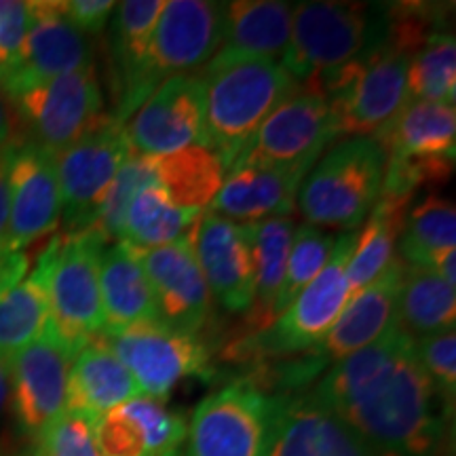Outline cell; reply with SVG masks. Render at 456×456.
Wrapping results in <instances>:
<instances>
[{"label":"cell","mask_w":456,"mask_h":456,"mask_svg":"<svg viewBox=\"0 0 456 456\" xmlns=\"http://www.w3.org/2000/svg\"><path fill=\"white\" fill-rule=\"evenodd\" d=\"M17 146H9L0 151V254L9 249V212H11V188H9V169L13 151Z\"/></svg>","instance_id":"cell-45"},{"label":"cell","mask_w":456,"mask_h":456,"mask_svg":"<svg viewBox=\"0 0 456 456\" xmlns=\"http://www.w3.org/2000/svg\"><path fill=\"white\" fill-rule=\"evenodd\" d=\"M11 403V357L0 355V420Z\"/></svg>","instance_id":"cell-49"},{"label":"cell","mask_w":456,"mask_h":456,"mask_svg":"<svg viewBox=\"0 0 456 456\" xmlns=\"http://www.w3.org/2000/svg\"><path fill=\"white\" fill-rule=\"evenodd\" d=\"M13 102L28 142L53 157L81 140L104 114L95 64L28 89Z\"/></svg>","instance_id":"cell-12"},{"label":"cell","mask_w":456,"mask_h":456,"mask_svg":"<svg viewBox=\"0 0 456 456\" xmlns=\"http://www.w3.org/2000/svg\"><path fill=\"white\" fill-rule=\"evenodd\" d=\"M102 338L134 376L142 395L159 402H167L174 387L184 379H209L214 374L205 342L197 334L167 326L161 319L142 322Z\"/></svg>","instance_id":"cell-11"},{"label":"cell","mask_w":456,"mask_h":456,"mask_svg":"<svg viewBox=\"0 0 456 456\" xmlns=\"http://www.w3.org/2000/svg\"><path fill=\"white\" fill-rule=\"evenodd\" d=\"M387 7L363 3H300L292 13L281 66L298 85L349 64L385 41Z\"/></svg>","instance_id":"cell-6"},{"label":"cell","mask_w":456,"mask_h":456,"mask_svg":"<svg viewBox=\"0 0 456 456\" xmlns=\"http://www.w3.org/2000/svg\"><path fill=\"white\" fill-rule=\"evenodd\" d=\"M148 184H155V174H152V157L135 155L131 152L127 161L121 165V169L114 175L112 184L108 186L104 199H102L98 214L91 228L100 232L102 239L108 243L110 239L121 241L123 222L131 199L135 192Z\"/></svg>","instance_id":"cell-37"},{"label":"cell","mask_w":456,"mask_h":456,"mask_svg":"<svg viewBox=\"0 0 456 456\" xmlns=\"http://www.w3.org/2000/svg\"><path fill=\"white\" fill-rule=\"evenodd\" d=\"M406 265V262H403ZM456 289L436 273L420 266H403L397 298V326L412 338L454 328Z\"/></svg>","instance_id":"cell-32"},{"label":"cell","mask_w":456,"mask_h":456,"mask_svg":"<svg viewBox=\"0 0 456 456\" xmlns=\"http://www.w3.org/2000/svg\"><path fill=\"white\" fill-rule=\"evenodd\" d=\"M191 241L209 294L226 311L249 313L256 289L249 224L212 212L201 214Z\"/></svg>","instance_id":"cell-18"},{"label":"cell","mask_w":456,"mask_h":456,"mask_svg":"<svg viewBox=\"0 0 456 456\" xmlns=\"http://www.w3.org/2000/svg\"><path fill=\"white\" fill-rule=\"evenodd\" d=\"M412 53L385 41L349 64L305 83L306 94L322 95L332 110L340 135H372L408 102V68Z\"/></svg>","instance_id":"cell-3"},{"label":"cell","mask_w":456,"mask_h":456,"mask_svg":"<svg viewBox=\"0 0 456 456\" xmlns=\"http://www.w3.org/2000/svg\"><path fill=\"white\" fill-rule=\"evenodd\" d=\"M269 456H372L313 393L285 397Z\"/></svg>","instance_id":"cell-23"},{"label":"cell","mask_w":456,"mask_h":456,"mask_svg":"<svg viewBox=\"0 0 456 456\" xmlns=\"http://www.w3.org/2000/svg\"><path fill=\"white\" fill-rule=\"evenodd\" d=\"M142 395L134 376L102 336L89 340L72 359L66 410L98 423L110 410Z\"/></svg>","instance_id":"cell-25"},{"label":"cell","mask_w":456,"mask_h":456,"mask_svg":"<svg viewBox=\"0 0 456 456\" xmlns=\"http://www.w3.org/2000/svg\"><path fill=\"white\" fill-rule=\"evenodd\" d=\"M157 456H182V452H180V448H174V450H165V452L157 454Z\"/></svg>","instance_id":"cell-50"},{"label":"cell","mask_w":456,"mask_h":456,"mask_svg":"<svg viewBox=\"0 0 456 456\" xmlns=\"http://www.w3.org/2000/svg\"><path fill=\"white\" fill-rule=\"evenodd\" d=\"M100 289L104 309L102 336L118 334L142 322L159 319L155 294L144 266L134 248L125 241H114L102 252Z\"/></svg>","instance_id":"cell-26"},{"label":"cell","mask_w":456,"mask_h":456,"mask_svg":"<svg viewBox=\"0 0 456 456\" xmlns=\"http://www.w3.org/2000/svg\"><path fill=\"white\" fill-rule=\"evenodd\" d=\"M30 28V7L20 0H0V74L15 61Z\"/></svg>","instance_id":"cell-43"},{"label":"cell","mask_w":456,"mask_h":456,"mask_svg":"<svg viewBox=\"0 0 456 456\" xmlns=\"http://www.w3.org/2000/svg\"><path fill=\"white\" fill-rule=\"evenodd\" d=\"M408 208L410 201L383 195L376 201L374 209L363 222V231L357 235L355 249L346 265L349 300L372 285L397 258L395 249Z\"/></svg>","instance_id":"cell-29"},{"label":"cell","mask_w":456,"mask_h":456,"mask_svg":"<svg viewBox=\"0 0 456 456\" xmlns=\"http://www.w3.org/2000/svg\"><path fill=\"white\" fill-rule=\"evenodd\" d=\"M420 269L436 273L437 277H442L444 281L456 288V248L437 249V252L429 254V258L425 260Z\"/></svg>","instance_id":"cell-47"},{"label":"cell","mask_w":456,"mask_h":456,"mask_svg":"<svg viewBox=\"0 0 456 456\" xmlns=\"http://www.w3.org/2000/svg\"><path fill=\"white\" fill-rule=\"evenodd\" d=\"M403 266H406L403 260L395 258L372 285L346 302L338 322L315 349L289 359L277 370L279 385L294 389V387L311 383L319 372L379 340L397 319Z\"/></svg>","instance_id":"cell-9"},{"label":"cell","mask_w":456,"mask_h":456,"mask_svg":"<svg viewBox=\"0 0 456 456\" xmlns=\"http://www.w3.org/2000/svg\"><path fill=\"white\" fill-rule=\"evenodd\" d=\"M155 294L157 313L167 326L197 334L208 323L212 294L192 252L191 232L152 249L134 248Z\"/></svg>","instance_id":"cell-19"},{"label":"cell","mask_w":456,"mask_h":456,"mask_svg":"<svg viewBox=\"0 0 456 456\" xmlns=\"http://www.w3.org/2000/svg\"><path fill=\"white\" fill-rule=\"evenodd\" d=\"M456 209L454 203L437 195H427L410 205L399 235V254L406 265L423 266L429 254L454 248Z\"/></svg>","instance_id":"cell-34"},{"label":"cell","mask_w":456,"mask_h":456,"mask_svg":"<svg viewBox=\"0 0 456 456\" xmlns=\"http://www.w3.org/2000/svg\"><path fill=\"white\" fill-rule=\"evenodd\" d=\"M372 138L383 146L387 157H440L454 161V104L408 100Z\"/></svg>","instance_id":"cell-27"},{"label":"cell","mask_w":456,"mask_h":456,"mask_svg":"<svg viewBox=\"0 0 456 456\" xmlns=\"http://www.w3.org/2000/svg\"><path fill=\"white\" fill-rule=\"evenodd\" d=\"M283 395L237 380L199 403L188 429L186 456H269Z\"/></svg>","instance_id":"cell-8"},{"label":"cell","mask_w":456,"mask_h":456,"mask_svg":"<svg viewBox=\"0 0 456 456\" xmlns=\"http://www.w3.org/2000/svg\"><path fill=\"white\" fill-rule=\"evenodd\" d=\"M199 218L201 214L178 208L157 184H148L131 199L121 241L138 249L161 248L188 235Z\"/></svg>","instance_id":"cell-33"},{"label":"cell","mask_w":456,"mask_h":456,"mask_svg":"<svg viewBox=\"0 0 456 456\" xmlns=\"http://www.w3.org/2000/svg\"><path fill=\"white\" fill-rule=\"evenodd\" d=\"M222 43V3L169 0L146 53L144 89L151 95L175 74L208 64Z\"/></svg>","instance_id":"cell-15"},{"label":"cell","mask_w":456,"mask_h":456,"mask_svg":"<svg viewBox=\"0 0 456 456\" xmlns=\"http://www.w3.org/2000/svg\"><path fill=\"white\" fill-rule=\"evenodd\" d=\"M117 9L112 0H66L61 3V13L83 34H102Z\"/></svg>","instance_id":"cell-44"},{"label":"cell","mask_w":456,"mask_h":456,"mask_svg":"<svg viewBox=\"0 0 456 456\" xmlns=\"http://www.w3.org/2000/svg\"><path fill=\"white\" fill-rule=\"evenodd\" d=\"M338 138L328 102L315 94H296L262 123L231 169L315 165Z\"/></svg>","instance_id":"cell-13"},{"label":"cell","mask_w":456,"mask_h":456,"mask_svg":"<svg viewBox=\"0 0 456 456\" xmlns=\"http://www.w3.org/2000/svg\"><path fill=\"white\" fill-rule=\"evenodd\" d=\"M456 98V43L452 32L437 30L410 60L408 100L444 102Z\"/></svg>","instance_id":"cell-35"},{"label":"cell","mask_w":456,"mask_h":456,"mask_svg":"<svg viewBox=\"0 0 456 456\" xmlns=\"http://www.w3.org/2000/svg\"><path fill=\"white\" fill-rule=\"evenodd\" d=\"M254 256V305L249 323L254 330L271 326L275 317V302L281 292L288 266L289 245L294 237V220L289 216H273L260 222H249Z\"/></svg>","instance_id":"cell-30"},{"label":"cell","mask_w":456,"mask_h":456,"mask_svg":"<svg viewBox=\"0 0 456 456\" xmlns=\"http://www.w3.org/2000/svg\"><path fill=\"white\" fill-rule=\"evenodd\" d=\"M155 184L182 209L203 214L218 195L226 169L214 151L188 146L171 155L152 157Z\"/></svg>","instance_id":"cell-28"},{"label":"cell","mask_w":456,"mask_h":456,"mask_svg":"<svg viewBox=\"0 0 456 456\" xmlns=\"http://www.w3.org/2000/svg\"><path fill=\"white\" fill-rule=\"evenodd\" d=\"M72 353L53 328L11 355V410L21 436L37 440L66 410Z\"/></svg>","instance_id":"cell-16"},{"label":"cell","mask_w":456,"mask_h":456,"mask_svg":"<svg viewBox=\"0 0 456 456\" xmlns=\"http://www.w3.org/2000/svg\"><path fill=\"white\" fill-rule=\"evenodd\" d=\"M334 243L336 237L332 232L313 226L309 222L294 228L288 266H285V279L281 285V292L277 296L275 317H273V322H275V319L296 300V296H298L302 289L323 271L330 256H332Z\"/></svg>","instance_id":"cell-36"},{"label":"cell","mask_w":456,"mask_h":456,"mask_svg":"<svg viewBox=\"0 0 456 456\" xmlns=\"http://www.w3.org/2000/svg\"><path fill=\"white\" fill-rule=\"evenodd\" d=\"M205 148L214 151L228 169L241 157L262 123L300 85L281 61L252 57L226 64H205Z\"/></svg>","instance_id":"cell-2"},{"label":"cell","mask_w":456,"mask_h":456,"mask_svg":"<svg viewBox=\"0 0 456 456\" xmlns=\"http://www.w3.org/2000/svg\"><path fill=\"white\" fill-rule=\"evenodd\" d=\"M416 355L433 389L450 412H454L456 397V330L448 328L442 332L416 338Z\"/></svg>","instance_id":"cell-40"},{"label":"cell","mask_w":456,"mask_h":456,"mask_svg":"<svg viewBox=\"0 0 456 456\" xmlns=\"http://www.w3.org/2000/svg\"><path fill=\"white\" fill-rule=\"evenodd\" d=\"M131 152L161 157L188 146H205V81L175 74L152 91L127 118Z\"/></svg>","instance_id":"cell-14"},{"label":"cell","mask_w":456,"mask_h":456,"mask_svg":"<svg viewBox=\"0 0 456 456\" xmlns=\"http://www.w3.org/2000/svg\"><path fill=\"white\" fill-rule=\"evenodd\" d=\"M28 258L24 252H3L0 254V292L9 285L26 277Z\"/></svg>","instance_id":"cell-48"},{"label":"cell","mask_w":456,"mask_h":456,"mask_svg":"<svg viewBox=\"0 0 456 456\" xmlns=\"http://www.w3.org/2000/svg\"><path fill=\"white\" fill-rule=\"evenodd\" d=\"M9 188V249L21 252L60 224L61 192L55 157L30 142L17 146L11 159Z\"/></svg>","instance_id":"cell-20"},{"label":"cell","mask_w":456,"mask_h":456,"mask_svg":"<svg viewBox=\"0 0 456 456\" xmlns=\"http://www.w3.org/2000/svg\"><path fill=\"white\" fill-rule=\"evenodd\" d=\"M357 235L359 231H349L336 237L328 265L296 296L292 305L271 326L232 342L224 355L239 363H265L266 359L298 357L315 349L349 302L346 265L355 249Z\"/></svg>","instance_id":"cell-4"},{"label":"cell","mask_w":456,"mask_h":456,"mask_svg":"<svg viewBox=\"0 0 456 456\" xmlns=\"http://www.w3.org/2000/svg\"><path fill=\"white\" fill-rule=\"evenodd\" d=\"M129 155L125 123L108 112L81 140L55 155L66 232L91 228L108 186Z\"/></svg>","instance_id":"cell-10"},{"label":"cell","mask_w":456,"mask_h":456,"mask_svg":"<svg viewBox=\"0 0 456 456\" xmlns=\"http://www.w3.org/2000/svg\"><path fill=\"white\" fill-rule=\"evenodd\" d=\"M165 9V0H127L117 4L110 24V57L112 74L117 83L118 121L127 123L144 102L146 53L152 32Z\"/></svg>","instance_id":"cell-22"},{"label":"cell","mask_w":456,"mask_h":456,"mask_svg":"<svg viewBox=\"0 0 456 456\" xmlns=\"http://www.w3.org/2000/svg\"><path fill=\"white\" fill-rule=\"evenodd\" d=\"M47 273L49 252L45 249L30 275L0 292V355L11 357L47 330Z\"/></svg>","instance_id":"cell-31"},{"label":"cell","mask_w":456,"mask_h":456,"mask_svg":"<svg viewBox=\"0 0 456 456\" xmlns=\"http://www.w3.org/2000/svg\"><path fill=\"white\" fill-rule=\"evenodd\" d=\"M123 408L144 427L152 454H161L165 450L180 448L186 437V423L182 414L174 412L155 397L138 395L123 403Z\"/></svg>","instance_id":"cell-41"},{"label":"cell","mask_w":456,"mask_h":456,"mask_svg":"<svg viewBox=\"0 0 456 456\" xmlns=\"http://www.w3.org/2000/svg\"><path fill=\"white\" fill-rule=\"evenodd\" d=\"M32 456H102L95 423L64 410L37 437Z\"/></svg>","instance_id":"cell-39"},{"label":"cell","mask_w":456,"mask_h":456,"mask_svg":"<svg viewBox=\"0 0 456 456\" xmlns=\"http://www.w3.org/2000/svg\"><path fill=\"white\" fill-rule=\"evenodd\" d=\"M106 245L94 228L66 232L47 245L49 326L72 353L104 330L100 262Z\"/></svg>","instance_id":"cell-7"},{"label":"cell","mask_w":456,"mask_h":456,"mask_svg":"<svg viewBox=\"0 0 456 456\" xmlns=\"http://www.w3.org/2000/svg\"><path fill=\"white\" fill-rule=\"evenodd\" d=\"M102 456H155L138 420L123 406L110 410L95 423Z\"/></svg>","instance_id":"cell-42"},{"label":"cell","mask_w":456,"mask_h":456,"mask_svg":"<svg viewBox=\"0 0 456 456\" xmlns=\"http://www.w3.org/2000/svg\"><path fill=\"white\" fill-rule=\"evenodd\" d=\"M294 4L279 0L222 3V43L208 64L283 55L292 30Z\"/></svg>","instance_id":"cell-24"},{"label":"cell","mask_w":456,"mask_h":456,"mask_svg":"<svg viewBox=\"0 0 456 456\" xmlns=\"http://www.w3.org/2000/svg\"><path fill=\"white\" fill-rule=\"evenodd\" d=\"M313 165L296 167H239L228 171L208 212L222 218L260 222L273 216L292 214L302 180Z\"/></svg>","instance_id":"cell-21"},{"label":"cell","mask_w":456,"mask_h":456,"mask_svg":"<svg viewBox=\"0 0 456 456\" xmlns=\"http://www.w3.org/2000/svg\"><path fill=\"white\" fill-rule=\"evenodd\" d=\"M452 159L440 157H387L383 197L412 201L414 192L425 184H442L452 174Z\"/></svg>","instance_id":"cell-38"},{"label":"cell","mask_w":456,"mask_h":456,"mask_svg":"<svg viewBox=\"0 0 456 456\" xmlns=\"http://www.w3.org/2000/svg\"><path fill=\"white\" fill-rule=\"evenodd\" d=\"M20 144H24V140H21V125L15 110V102L0 83V151Z\"/></svg>","instance_id":"cell-46"},{"label":"cell","mask_w":456,"mask_h":456,"mask_svg":"<svg viewBox=\"0 0 456 456\" xmlns=\"http://www.w3.org/2000/svg\"><path fill=\"white\" fill-rule=\"evenodd\" d=\"M372 456H440L452 412L395 323L366 349L336 362L311 391Z\"/></svg>","instance_id":"cell-1"},{"label":"cell","mask_w":456,"mask_h":456,"mask_svg":"<svg viewBox=\"0 0 456 456\" xmlns=\"http://www.w3.org/2000/svg\"><path fill=\"white\" fill-rule=\"evenodd\" d=\"M28 7L30 28L26 41L11 68L0 74V83L11 98L94 64L87 37L66 20L61 3L38 0L28 3Z\"/></svg>","instance_id":"cell-17"},{"label":"cell","mask_w":456,"mask_h":456,"mask_svg":"<svg viewBox=\"0 0 456 456\" xmlns=\"http://www.w3.org/2000/svg\"><path fill=\"white\" fill-rule=\"evenodd\" d=\"M387 155L370 135L336 142L319 157L298 191V208L317 228L357 231L383 192Z\"/></svg>","instance_id":"cell-5"}]
</instances>
